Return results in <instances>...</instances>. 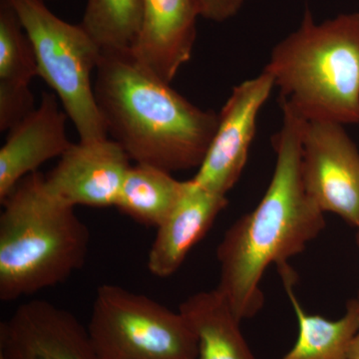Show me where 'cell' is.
Masks as SVG:
<instances>
[{
	"label": "cell",
	"instance_id": "cell-1",
	"mask_svg": "<svg viewBox=\"0 0 359 359\" xmlns=\"http://www.w3.org/2000/svg\"><path fill=\"white\" fill-rule=\"evenodd\" d=\"M283 124L273 136L276 166L263 199L224 233L217 250L219 294L238 320L264 306L259 283L271 264L280 266L306 249L325 226V212L309 197L302 176L306 120L280 100Z\"/></svg>",
	"mask_w": 359,
	"mask_h": 359
},
{
	"label": "cell",
	"instance_id": "cell-2",
	"mask_svg": "<svg viewBox=\"0 0 359 359\" xmlns=\"http://www.w3.org/2000/svg\"><path fill=\"white\" fill-rule=\"evenodd\" d=\"M94 91L108 137L136 164L170 173L202 164L219 114L190 102L131 50H102Z\"/></svg>",
	"mask_w": 359,
	"mask_h": 359
},
{
	"label": "cell",
	"instance_id": "cell-3",
	"mask_svg": "<svg viewBox=\"0 0 359 359\" xmlns=\"http://www.w3.org/2000/svg\"><path fill=\"white\" fill-rule=\"evenodd\" d=\"M0 299L18 301L65 283L84 266L88 226L40 172L0 201Z\"/></svg>",
	"mask_w": 359,
	"mask_h": 359
},
{
	"label": "cell",
	"instance_id": "cell-4",
	"mask_svg": "<svg viewBox=\"0 0 359 359\" xmlns=\"http://www.w3.org/2000/svg\"><path fill=\"white\" fill-rule=\"evenodd\" d=\"M308 121L359 123V13L316 22L306 9L294 32L278 42L264 67Z\"/></svg>",
	"mask_w": 359,
	"mask_h": 359
},
{
	"label": "cell",
	"instance_id": "cell-5",
	"mask_svg": "<svg viewBox=\"0 0 359 359\" xmlns=\"http://www.w3.org/2000/svg\"><path fill=\"white\" fill-rule=\"evenodd\" d=\"M32 42L39 76L57 96L80 141L107 138L94 91L102 49L81 25H71L40 0H7Z\"/></svg>",
	"mask_w": 359,
	"mask_h": 359
},
{
	"label": "cell",
	"instance_id": "cell-6",
	"mask_svg": "<svg viewBox=\"0 0 359 359\" xmlns=\"http://www.w3.org/2000/svg\"><path fill=\"white\" fill-rule=\"evenodd\" d=\"M100 359H197L198 339L180 311L117 285L97 289L87 325Z\"/></svg>",
	"mask_w": 359,
	"mask_h": 359
},
{
	"label": "cell",
	"instance_id": "cell-7",
	"mask_svg": "<svg viewBox=\"0 0 359 359\" xmlns=\"http://www.w3.org/2000/svg\"><path fill=\"white\" fill-rule=\"evenodd\" d=\"M344 125L306 120L302 176L309 197L323 212L359 226V150Z\"/></svg>",
	"mask_w": 359,
	"mask_h": 359
},
{
	"label": "cell",
	"instance_id": "cell-8",
	"mask_svg": "<svg viewBox=\"0 0 359 359\" xmlns=\"http://www.w3.org/2000/svg\"><path fill=\"white\" fill-rule=\"evenodd\" d=\"M275 87L273 75L264 69L233 89L219 114L207 154L192 178L196 184L226 196L238 183L256 135L257 117Z\"/></svg>",
	"mask_w": 359,
	"mask_h": 359
},
{
	"label": "cell",
	"instance_id": "cell-9",
	"mask_svg": "<svg viewBox=\"0 0 359 359\" xmlns=\"http://www.w3.org/2000/svg\"><path fill=\"white\" fill-rule=\"evenodd\" d=\"M4 359H100L88 330L65 309L44 299L21 304L0 325Z\"/></svg>",
	"mask_w": 359,
	"mask_h": 359
},
{
	"label": "cell",
	"instance_id": "cell-10",
	"mask_svg": "<svg viewBox=\"0 0 359 359\" xmlns=\"http://www.w3.org/2000/svg\"><path fill=\"white\" fill-rule=\"evenodd\" d=\"M131 159L113 139L72 143L45 175L50 192L73 207L116 208Z\"/></svg>",
	"mask_w": 359,
	"mask_h": 359
},
{
	"label": "cell",
	"instance_id": "cell-11",
	"mask_svg": "<svg viewBox=\"0 0 359 359\" xmlns=\"http://www.w3.org/2000/svg\"><path fill=\"white\" fill-rule=\"evenodd\" d=\"M53 92H43L34 110L9 130L0 149V201L44 163L60 158L72 145L68 116Z\"/></svg>",
	"mask_w": 359,
	"mask_h": 359
},
{
	"label": "cell",
	"instance_id": "cell-12",
	"mask_svg": "<svg viewBox=\"0 0 359 359\" xmlns=\"http://www.w3.org/2000/svg\"><path fill=\"white\" fill-rule=\"evenodd\" d=\"M200 16L197 0H142L141 29L132 53L172 83L192 57Z\"/></svg>",
	"mask_w": 359,
	"mask_h": 359
},
{
	"label": "cell",
	"instance_id": "cell-13",
	"mask_svg": "<svg viewBox=\"0 0 359 359\" xmlns=\"http://www.w3.org/2000/svg\"><path fill=\"white\" fill-rule=\"evenodd\" d=\"M228 203L226 196L207 190L192 179L185 181L183 194L173 211L157 228L148 254L150 273L158 278L174 275Z\"/></svg>",
	"mask_w": 359,
	"mask_h": 359
},
{
	"label": "cell",
	"instance_id": "cell-14",
	"mask_svg": "<svg viewBox=\"0 0 359 359\" xmlns=\"http://www.w3.org/2000/svg\"><path fill=\"white\" fill-rule=\"evenodd\" d=\"M39 76L32 42L7 0H0V123L11 127L35 108L30 83Z\"/></svg>",
	"mask_w": 359,
	"mask_h": 359
},
{
	"label": "cell",
	"instance_id": "cell-15",
	"mask_svg": "<svg viewBox=\"0 0 359 359\" xmlns=\"http://www.w3.org/2000/svg\"><path fill=\"white\" fill-rule=\"evenodd\" d=\"M278 269L299 325L297 341L280 359H348L349 346L359 328L356 297L347 302L346 313L339 320L308 313L295 297L292 269L287 263Z\"/></svg>",
	"mask_w": 359,
	"mask_h": 359
},
{
	"label": "cell",
	"instance_id": "cell-16",
	"mask_svg": "<svg viewBox=\"0 0 359 359\" xmlns=\"http://www.w3.org/2000/svg\"><path fill=\"white\" fill-rule=\"evenodd\" d=\"M198 339L197 359H257L218 290L191 295L179 306Z\"/></svg>",
	"mask_w": 359,
	"mask_h": 359
},
{
	"label": "cell",
	"instance_id": "cell-17",
	"mask_svg": "<svg viewBox=\"0 0 359 359\" xmlns=\"http://www.w3.org/2000/svg\"><path fill=\"white\" fill-rule=\"evenodd\" d=\"M185 188L172 173L146 164L130 167L116 208L137 223L157 229L173 211Z\"/></svg>",
	"mask_w": 359,
	"mask_h": 359
},
{
	"label": "cell",
	"instance_id": "cell-18",
	"mask_svg": "<svg viewBox=\"0 0 359 359\" xmlns=\"http://www.w3.org/2000/svg\"><path fill=\"white\" fill-rule=\"evenodd\" d=\"M142 0H87L80 25L102 50H131L138 39Z\"/></svg>",
	"mask_w": 359,
	"mask_h": 359
},
{
	"label": "cell",
	"instance_id": "cell-19",
	"mask_svg": "<svg viewBox=\"0 0 359 359\" xmlns=\"http://www.w3.org/2000/svg\"><path fill=\"white\" fill-rule=\"evenodd\" d=\"M201 16L215 22H224L237 15L245 0H197Z\"/></svg>",
	"mask_w": 359,
	"mask_h": 359
},
{
	"label": "cell",
	"instance_id": "cell-20",
	"mask_svg": "<svg viewBox=\"0 0 359 359\" xmlns=\"http://www.w3.org/2000/svg\"><path fill=\"white\" fill-rule=\"evenodd\" d=\"M356 299L359 302V292L356 295ZM348 359H359V328L353 340H351V346H349Z\"/></svg>",
	"mask_w": 359,
	"mask_h": 359
},
{
	"label": "cell",
	"instance_id": "cell-21",
	"mask_svg": "<svg viewBox=\"0 0 359 359\" xmlns=\"http://www.w3.org/2000/svg\"><path fill=\"white\" fill-rule=\"evenodd\" d=\"M358 230V233H356V242H358V248H359V226L356 228Z\"/></svg>",
	"mask_w": 359,
	"mask_h": 359
},
{
	"label": "cell",
	"instance_id": "cell-22",
	"mask_svg": "<svg viewBox=\"0 0 359 359\" xmlns=\"http://www.w3.org/2000/svg\"><path fill=\"white\" fill-rule=\"evenodd\" d=\"M40 1L45 2V1H48V0H40Z\"/></svg>",
	"mask_w": 359,
	"mask_h": 359
},
{
	"label": "cell",
	"instance_id": "cell-23",
	"mask_svg": "<svg viewBox=\"0 0 359 359\" xmlns=\"http://www.w3.org/2000/svg\"><path fill=\"white\" fill-rule=\"evenodd\" d=\"M0 359H4V358H2L1 356H0Z\"/></svg>",
	"mask_w": 359,
	"mask_h": 359
}]
</instances>
